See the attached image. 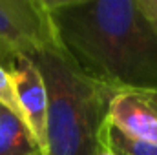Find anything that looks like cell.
I'll list each match as a JSON object with an SVG mask.
<instances>
[{"instance_id": "cell-1", "label": "cell", "mask_w": 157, "mask_h": 155, "mask_svg": "<svg viewBox=\"0 0 157 155\" xmlns=\"http://www.w3.org/2000/svg\"><path fill=\"white\" fill-rule=\"evenodd\" d=\"M60 46L112 91H157V29L137 0H46Z\"/></svg>"}, {"instance_id": "cell-2", "label": "cell", "mask_w": 157, "mask_h": 155, "mask_svg": "<svg viewBox=\"0 0 157 155\" xmlns=\"http://www.w3.org/2000/svg\"><path fill=\"white\" fill-rule=\"evenodd\" d=\"M48 91L44 155H97L115 91L90 78L64 49L31 59Z\"/></svg>"}, {"instance_id": "cell-3", "label": "cell", "mask_w": 157, "mask_h": 155, "mask_svg": "<svg viewBox=\"0 0 157 155\" xmlns=\"http://www.w3.org/2000/svg\"><path fill=\"white\" fill-rule=\"evenodd\" d=\"M64 49L46 0H0V66L11 70L20 57L35 59Z\"/></svg>"}, {"instance_id": "cell-4", "label": "cell", "mask_w": 157, "mask_h": 155, "mask_svg": "<svg viewBox=\"0 0 157 155\" xmlns=\"http://www.w3.org/2000/svg\"><path fill=\"white\" fill-rule=\"evenodd\" d=\"M9 75L20 106L22 119L29 128V131L33 133L35 141L39 142L44 155L46 117H48V91H46L44 78L40 75L37 64L28 57H20L9 70Z\"/></svg>"}, {"instance_id": "cell-5", "label": "cell", "mask_w": 157, "mask_h": 155, "mask_svg": "<svg viewBox=\"0 0 157 155\" xmlns=\"http://www.w3.org/2000/svg\"><path fill=\"white\" fill-rule=\"evenodd\" d=\"M108 122L122 133L157 146V91H121L108 106Z\"/></svg>"}, {"instance_id": "cell-6", "label": "cell", "mask_w": 157, "mask_h": 155, "mask_svg": "<svg viewBox=\"0 0 157 155\" xmlns=\"http://www.w3.org/2000/svg\"><path fill=\"white\" fill-rule=\"evenodd\" d=\"M37 153H42V150L26 122L7 108L0 106V155Z\"/></svg>"}, {"instance_id": "cell-7", "label": "cell", "mask_w": 157, "mask_h": 155, "mask_svg": "<svg viewBox=\"0 0 157 155\" xmlns=\"http://www.w3.org/2000/svg\"><path fill=\"white\" fill-rule=\"evenodd\" d=\"M101 148L112 152L113 155H157L155 144L122 133L113 124L108 122V119L101 130Z\"/></svg>"}, {"instance_id": "cell-8", "label": "cell", "mask_w": 157, "mask_h": 155, "mask_svg": "<svg viewBox=\"0 0 157 155\" xmlns=\"http://www.w3.org/2000/svg\"><path fill=\"white\" fill-rule=\"evenodd\" d=\"M137 6L150 22L157 20V0H137Z\"/></svg>"}, {"instance_id": "cell-9", "label": "cell", "mask_w": 157, "mask_h": 155, "mask_svg": "<svg viewBox=\"0 0 157 155\" xmlns=\"http://www.w3.org/2000/svg\"><path fill=\"white\" fill-rule=\"evenodd\" d=\"M97 155H113V153H112V152H108V150H101Z\"/></svg>"}, {"instance_id": "cell-10", "label": "cell", "mask_w": 157, "mask_h": 155, "mask_svg": "<svg viewBox=\"0 0 157 155\" xmlns=\"http://www.w3.org/2000/svg\"><path fill=\"white\" fill-rule=\"evenodd\" d=\"M152 24H154V26H155V29H157V20H155V22H152Z\"/></svg>"}, {"instance_id": "cell-11", "label": "cell", "mask_w": 157, "mask_h": 155, "mask_svg": "<svg viewBox=\"0 0 157 155\" xmlns=\"http://www.w3.org/2000/svg\"><path fill=\"white\" fill-rule=\"evenodd\" d=\"M37 155H42V153H37Z\"/></svg>"}]
</instances>
